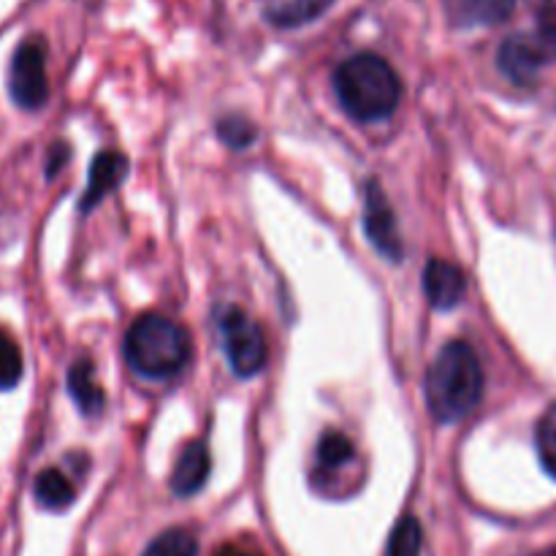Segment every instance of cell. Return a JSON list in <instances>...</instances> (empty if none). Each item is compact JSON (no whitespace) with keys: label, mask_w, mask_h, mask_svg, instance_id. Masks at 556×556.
<instances>
[{"label":"cell","mask_w":556,"mask_h":556,"mask_svg":"<svg viewBox=\"0 0 556 556\" xmlns=\"http://www.w3.org/2000/svg\"><path fill=\"white\" fill-rule=\"evenodd\" d=\"M217 331H220L223 351L228 364L239 378H253L264 369L269 345H266L264 329L250 318L244 309L226 307L217 313Z\"/></svg>","instance_id":"5b68a950"},{"label":"cell","mask_w":556,"mask_h":556,"mask_svg":"<svg viewBox=\"0 0 556 556\" xmlns=\"http://www.w3.org/2000/svg\"><path fill=\"white\" fill-rule=\"evenodd\" d=\"M220 556H253V554H248V552H233V548H228V552H223Z\"/></svg>","instance_id":"7402d4cb"},{"label":"cell","mask_w":556,"mask_h":556,"mask_svg":"<svg viewBox=\"0 0 556 556\" xmlns=\"http://www.w3.org/2000/svg\"><path fill=\"white\" fill-rule=\"evenodd\" d=\"M212 470L210 448L201 440H193L182 448L177 465H174L172 472V492L177 497H193L195 492H201V486L206 483Z\"/></svg>","instance_id":"8fae6325"},{"label":"cell","mask_w":556,"mask_h":556,"mask_svg":"<svg viewBox=\"0 0 556 556\" xmlns=\"http://www.w3.org/2000/svg\"><path fill=\"white\" fill-rule=\"evenodd\" d=\"M141 556H199V541L193 532L174 527V530L161 532Z\"/></svg>","instance_id":"9a60e30c"},{"label":"cell","mask_w":556,"mask_h":556,"mask_svg":"<svg viewBox=\"0 0 556 556\" xmlns=\"http://www.w3.org/2000/svg\"><path fill=\"white\" fill-rule=\"evenodd\" d=\"M443 9L456 30H472L503 25L514 16L516 0H443Z\"/></svg>","instance_id":"ba28073f"},{"label":"cell","mask_w":556,"mask_h":556,"mask_svg":"<svg viewBox=\"0 0 556 556\" xmlns=\"http://www.w3.org/2000/svg\"><path fill=\"white\" fill-rule=\"evenodd\" d=\"M68 394L76 402L81 416L96 418L98 413L106 405V396H103L101 383H98L96 367H92L90 358H79V362L71 364L68 369Z\"/></svg>","instance_id":"7c38bea8"},{"label":"cell","mask_w":556,"mask_h":556,"mask_svg":"<svg viewBox=\"0 0 556 556\" xmlns=\"http://www.w3.org/2000/svg\"><path fill=\"white\" fill-rule=\"evenodd\" d=\"M33 497L41 505L43 510H65L74 505L76 500V486L71 483V478L65 476L58 467H47L36 476V483H33Z\"/></svg>","instance_id":"5bb4252c"},{"label":"cell","mask_w":556,"mask_h":556,"mask_svg":"<svg viewBox=\"0 0 556 556\" xmlns=\"http://www.w3.org/2000/svg\"><path fill=\"white\" fill-rule=\"evenodd\" d=\"M217 136H220L223 144L233 147V150H244V147L253 144L258 130H255V125L250 123L248 117H242V114H228V117H223L220 123H217Z\"/></svg>","instance_id":"ffe728a7"},{"label":"cell","mask_w":556,"mask_h":556,"mask_svg":"<svg viewBox=\"0 0 556 556\" xmlns=\"http://www.w3.org/2000/svg\"><path fill=\"white\" fill-rule=\"evenodd\" d=\"M421 541L424 532L416 516H402L391 532L386 556H421Z\"/></svg>","instance_id":"2e32d148"},{"label":"cell","mask_w":556,"mask_h":556,"mask_svg":"<svg viewBox=\"0 0 556 556\" xmlns=\"http://www.w3.org/2000/svg\"><path fill=\"white\" fill-rule=\"evenodd\" d=\"M364 231H367L369 242H372V248L378 250L383 258L402 261L405 244H402L394 210H391L389 199H386L378 179H369V182L364 185Z\"/></svg>","instance_id":"52a82bcc"},{"label":"cell","mask_w":556,"mask_h":556,"mask_svg":"<svg viewBox=\"0 0 556 556\" xmlns=\"http://www.w3.org/2000/svg\"><path fill=\"white\" fill-rule=\"evenodd\" d=\"M552 60H556V3L535 0V27L505 38L497 65L514 85H532L538 71Z\"/></svg>","instance_id":"277c9868"},{"label":"cell","mask_w":556,"mask_h":556,"mask_svg":"<svg viewBox=\"0 0 556 556\" xmlns=\"http://www.w3.org/2000/svg\"><path fill=\"white\" fill-rule=\"evenodd\" d=\"M128 174V157L123 152H114V150H103L92 157V166H90V179H87V188L85 195L79 201V210L81 212H90L92 206L101 204L114 188L125 179Z\"/></svg>","instance_id":"30bf717a"},{"label":"cell","mask_w":556,"mask_h":556,"mask_svg":"<svg viewBox=\"0 0 556 556\" xmlns=\"http://www.w3.org/2000/svg\"><path fill=\"white\" fill-rule=\"evenodd\" d=\"M538 454H541V465L548 476L556 478V402L543 413V418L538 421L535 432Z\"/></svg>","instance_id":"d6986e66"},{"label":"cell","mask_w":556,"mask_h":556,"mask_svg":"<svg viewBox=\"0 0 556 556\" xmlns=\"http://www.w3.org/2000/svg\"><path fill=\"white\" fill-rule=\"evenodd\" d=\"M427 407L440 424L462 421L483 396V369L467 342L454 340L438 353L427 372Z\"/></svg>","instance_id":"7a4b0ae2"},{"label":"cell","mask_w":556,"mask_h":556,"mask_svg":"<svg viewBox=\"0 0 556 556\" xmlns=\"http://www.w3.org/2000/svg\"><path fill=\"white\" fill-rule=\"evenodd\" d=\"M538 556H556V546H552V548H546V552H541Z\"/></svg>","instance_id":"603a6c76"},{"label":"cell","mask_w":556,"mask_h":556,"mask_svg":"<svg viewBox=\"0 0 556 556\" xmlns=\"http://www.w3.org/2000/svg\"><path fill=\"white\" fill-rule=\"evenodd\" d=\"M334 0H271L264 9V16L269 25L280 27V30H293L315 22L331 9Z\"/></svg>","instance_id":"4fadbf2b"},{"label":"cell","mask_w":556,"mask_h":556,"mask_svg":"<svg viewBox=\"0 0 556 556\" xmlns=\"http://www.w3.org/2000/svg\"><path fill=\"white\" fill-rule=\"evenodd\" d=\"M125 358L139 375L166 380L190 362V334L161 313H147L125 334Z\"/></svg>","instance_id":"3957f363"},{"label":"cell","mask_w":556,"mask_h":556,"mask_svg":"<svg viewBox=\"0 0 556 556\" xmlns=\"http://www.w3.org/2000/svg\"><path fill=\"white\" fill-rule=\"evenodd\" d=\"M9 96L25 112H36L49 101L47 41H43V36H25L16 43L9 63Z\"/></svg>","instance_id":"8992f818"},{"label":"cell","mask_w":556,"mask_h":556,"mask_svg":"<svg viewBox=\"0 0 556 556\" xmlns=\"http://www.w3.org/2000/svg\"><path fill=\"white\" fill-rule=\"evenodd\" d=\"M334 96L345 114L358 123H375L394 114L402 98L400 74L375 52H358L334 71Z\"/></svg>","instance_id":"6da1fadb"},{"label":"cell","mask_w":556,"mask_h":556,"mask_svg":"<svg viewBox=\"0 0 556 556\" xmlns=\"http://www.w3.org/2000/svg\"><path fill=\"white\" fill-rule=\"evenodd\" d=\"M22 372H25V362H22L20 345L9 331L0 329V391L16 389Z\"/></svg>","instance_id":"e0dca14e"},{"label":"cell","mask_w":556,"mask_h":556,"mask_svg":"<svg viewBox=\"0 0 556 556\" xmlns=\"http://www.w3.org/2000/svg\"><path fill=\"white\" fill-rule=\"evenodd\" d=\"M467 277L456 264L432 258L424 266V293L434 309H454L465 299Z\"/></svg>","instance_id":"9c48e42d"},{"label":"cell","mask_w":556,"mask_h":556,"mask_svg":"<svg viewBox=\"0 0 556 556\" xmlns=\"http://www.w3.org/2000/svg\"><path fill=\"white\" fill-rule=\"evenodd\" d=\"M68 144H54L52 150H49V161H47V177L52 179L54 174L60 172V166H63L65 161H68Z\"/></svg>","instance_id":"44dd1931"},{"label":"cell","mask_w":556,"mask_h":556,"mask_svg":"<svg viewBox=\"0 0 556 556\" xmlns=\"http://www.w3.org/2000/svg\"><path fill=\"white\" fill-rule=\"evenodd\" d=\"M315 456H318V465L326 467V470H337L345 462L353 459V443L342 432H326L324 438L318 440V448H315Z\"/></svg>","instance_id":"ac0fdd59"}]
</instances>
